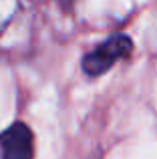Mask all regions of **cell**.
I'll list each match as a JSON object with an SVG mask.
<instances>
[{"instance_id": "cell-3", "label": "cell", "mask_w": 157, "mask_h": 159, "mask_svg": "<svg viewBox=\"0 0 157 159\" xmlns=\"http://www.w3.org/2000/svg\"><path fill=\"white\" fill-rule=\"evenodd\" d=\"M16 8H18V0H0V32L12 20Z\"/></svg>"}, {"instance_id": "cell-1", "label": "cell", "mask_w": 157, "mask_h": 159, "mask_svg": "<svg viewBox=\"0 0 157 159\" xmlns=\"http://www.w3.org/2000/svg\"><path fill=\"white\" fill-rule=\"evenodd\" d=\"M131 51H133V43H131L129 36L125 34H115L111 39H107L105 43H101L97 48H93L91 52H87L83 57V73L87 77L95 79L99 75L107 73L111 66L115 65L117 61L129 57Z\"/></svg>"}, {"instance_id": "cell-2", "label": "cell", "mask_w": 157, "mask_h": 159, "mask_svg": "<svg viewBox=\"0 0 157 159\" xmlns=\"http://www.w3.org/2000/svg\"><path fill=\"white\" fill-rule=\"evenodd\" d=\"M34 137L28 125L22 121L12 123L0 133V151L2 159H34Z\"/></svg>"}]
</instances>
